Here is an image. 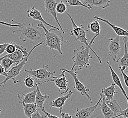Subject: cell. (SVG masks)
<instances>
[{
  "instance_id": "obj_35",
  "label": "cell",
  "mask_w": 128,
  "mask_h": 118,
  "mask_svg": "<svg viewBox=\"0 0 128 118\" xmlns=\"http://www.w3.org/2000/svg\"><path fill=\"white\" fill-rule=\"evenodd\" d=\"M42 112L44 113V114L46 115V116H47V118H59L58 117H57L56 116H53V115H52V114H50L49 113H48L47 112H46V110H45V109L44 108H43V109H42Z\"/></svg>"
},
{
  "instance_id": "obj_16",
  "label": "cell",
  "mask_w": 128,
  "mask_h": 118,
  "mask_svg": "<svg viewBox=\"0 0 128 118\" xmlns=\"http://www.w3.org/2000/svg\"><path fill=\"white\" fill-rule=\"evenodd\" d=\"M37 92L36 88L34 90L26 94H23V96H20V94H18L17 97L20 104H27L35 103L36 96Z\"/></svg>"
},
{
  "instance_id": "obj_39",
  "label": "cell",
  "mask_w": 128,
  "mask_h": 118,
  "mask_svg": "<svg viewBox=\"0 0 128 118\" xmlns=\"http://www.w3.org/2000/svg\"><path fill=\"white\" fill-rule=\"evenodd\" d=\"M0 113H1V110L0 109Z\"/></svg>"
},
{
  "instance_id": "obj_36",
  "label": "cell",
  "mask_w": 128,
  "mask_h": 118,
  "mask_svg": "<svg viewBox=\"0 0 128 118\" xmlns=\"http://www.w3.org/2000/svg\"><path fill=\"white\" fill-rule=\"evenodd\" d=\"M0 75L5 76L6 77H7L6 71L1 64H0Z\"/></svg>"
},
{
  "instance_id": "obj_15",
  "label": "cell",
  "mask_w": 128,
  "mask_h": 118,
  "mask_svg": "<svg viewBox=\"0 0 128 118\" xmlns=\"http://www.w3.org/2000/svg\"><path fill=\"white\" fill-rule=\"evenodd\" d=\"M84 5L90 9L94 6H97L104 9L110 6V0H82Z\"/></svg>"
},
{
  "instance_id": "obj_1",
  "label": "cell",
  "mask_w": 128,
  "mask_h": 118,
  "mask_svg": "<svg viewBox=\"0 0 128 118\" xmlns=\"http://www.w3.org/2000/svg\"><path fill=\"white\" fill-rule=\"evenodd\" d=\"M12 21L16 24L20 25L18 28L14 30L12 32L17 34L23 42L28 41L35 46L44 41V30L42 28L34 26L32 22L20 23L16 22L13 19H12Z\"/></svg>"
},
{
  "instance_id": "obj_26",
  "label": "cell",
  "mask_w": 128,
  "mask_h": 118,
  "mask_svg": "<svg viewBox=\"0 0 128 118\" xmlns=\"http://www.w3.org/2000/svg\"><path fill=\"white\" fill-rule=\"evenodd\" d=\"M64 4L66 6L67 8L72 6H81L84 8H86L88 10L90 9L86 5H84L81 2V0H64Z\"/></svg>"
},
{
  "instance_id": "obj_25",
  "label": "cell",
  "mask_w": 128,
  "mask_h": 118,
  "mask_svg": "<svg viewBox=\"0 0 128 118\" xmlns=\"http://www.w3.org/2000/svg\"><path fill=\"white\" fill-rule=\"evenodd\" d=\"M100 22L99 20L94 19L92 22L90 23L87 25L88 29L91 32H93L96 34L100 35Z\"/></svg>"
},
{
  "instance_id": "obj_6",
  "label": "cell",
  "mask_w": 128,
  "mask_h": 118,
  "mask_svg": "<svg viewBox=\"0 0 128 118\" xmlns=\"http://www.w3.org/2000/svg\"><path fill=\"white\" fill-rule=\"evenodd\" d=\"M65 13L69 16L72 22L73 29L70 32V36H74L75 38V40L76 41L79 40L82 43L85 44L86 46H91L92 44L94 43V40L96 39V37L98 36L99 35L96 34L94 37H93V38H92L90 42L88 43V42H87V39L86 38V33L88 32V30L85 29L82 24H80V26H77L76 23L74 22L73 18L72 17L70 14H69L66 12Z\"/></svg>"
},
{
  "instance_id": "obj_19",
  "label": "cell",
  "mask_w": 128,
  "mask_h": 118,
  "mask_svg": "<svg viewBox=\"0 0 128 118\" xmlns=\"http://www.w3.org/2000/svg\"><path fill=\"white\" fill-rule=\"evenodd\" d=\"M107 64L108 65L109 68L110 69V71L111 72V76H112V78L113 80L114 84H116V86H118L120 88V89L122 91V93L123 94L124 96L126 97V100L127 102V103H128V96L127 94H126V91H125L124 89V88L122 86V84L121 83V82L120 80V78L118 77V76L117 74L114 71L113 69L112 68V67L111 66L110 64V62L108 61L107 62Z\"/></svg>"
},
{
  "instance_id": "obj_33",
  "label": "cell",
  "mask_w": 128,
  "mask_h": 118,
  "mask_svg": "<svg viewBox=\"0 0 128 118\" xmlns=\"http://www.w3.org/2000/svg\"><path fill=\"white\" fill-rule=\"evenodd\" d=\"M9 43H6L4 44H0V56H2L5 52V49L6 47L9 44Z\"/></svg>"
},
{
  "instance_id": "obj_10",
  "label": "cell",
  "mask_w": 128,
  "mask_h": 118,
  "mask_svg": "<svg viewBox=\"0 0 128 118\" xmlns=\"http://www.w3.org/2000/svg\"><path fill=\"white\" fill-rule=\"evenodd\" d=\"M57 3L54 0H44V8L46 12L52 15L54 18L56 22L59 26L60 29L63 32V34H65V32L63 29L62 26L60 23L59 20L57 16V13L56 12V7Z\"/></svg>"
},
{
  "instance_id": "obj_28",
  "label": "cell",
  "mask_w": 128,
  "mask_h": 118,
  "mask_svg": "<svg viewBox=\"0 0 128 118\" xmlns=\"http://www.w3.org/2000/svg\"><path fill=\"white\" fill-rule=\"evenodd\" d=\"M34 80L33 77L30 75H28L25 77L24 79L23 83L24 84L27 88H33L34 87Z\"/></svg>"
},
{
  "instance_id": "obj_22",
  "label": "cell",
  "mask_w": 128,
  "mask_h": 118,
  "mask_svg": "<svg viewBox=\"0 0 128 118\" xmlns=\"http://www.w3.org/2000/svg\"><path fill=\"white\" fill-rule=\"evenodd\" d=\"M98 106H100L101 112L104 116V118H112L114 116L113 112L106 103L103 95Z\"/></svg>"
},
{
  "instance_id": "obj_21",
  "label": "cell",
  "mask_w": 128,
  "mask_h": 118,
  "mask_svg": "<svg viewBox=\"0 0 128 118\" xmlns=\"http://www.w3.org/2000/svg\"><path fill=\"white\" fill-rule=\"evenodd\" d=\"M17 46H18V45H17ZM25 57L26 56H25V54H24V53L22 51V50L18 48L17 46V49L14 52H13L12 54H6L3 56L1 57L0 58V61L3 58H8L14 62H17V64H18L22 61V60L25 58Z\"/></svg>"
},
{
  "instance_id": "obj_2",
  "label": "cell",
  "mask_w": 128,
  "mask_h": 118,
  "mask_svg": "<svg viewBox=\"0 0 128 118\" xmlns=\"http://www.w3.org/2000/svg\"><path fill=\"white\" fill-rule=\"evenodd\" d=\"M38 27L42 28L44 32V40L43 44L45 46L49 47L52 52L53 56L56 57V54L54 50H57L60 54H62V46L64 44L68 43L67 40H64V37L62 36L59 30L54 28L47 30L42 23L37 25Z\"/></svg>"
},
{
  "instance_id": "obj_29",
  "label": "cell",
  "mask_w": 128,
  "mask_h": 118,
  "mask_svg": "<svg viewBox=\"0 0 128 118\" xmlns=\"http://www.w3.org/2000/svg\"><path fill=\"white\" fill-rule=\"evenodd\" d=\"M18 44L14 42H10L9 44L6 47L5 52L8 53V54H10L13 53L17 49Z\"/></svg>"
},
{
  "instance_id": "obj_34",
  "label": "cell",
  "mask_w": 128,
  "mask_h": 118,
  "mask_svg": "<svg viewBox=\"0 0 128 118\" xmlns=\"http://www.w3.org/2000/svg\"><path fill=\"white\" fill-rule=\"evenodd\" d=\"M0 25H4V26H9V27H19L20 26V25L19 24H10L9 23H8L6 22H2V21H0Z\"/></svg>"
},
{
  "instance_id": "obj_24",
  "label": "cell",
  "mask_w": 128,
  "mask_h": 118,
  "mask_svg": "<svg viewBox=\"0 0 128 118\" xmlns=\"http://www.w3.org/2000/svg\"><path fill=\"white\" fill-rule=\"evenodd\" d=\"M23 106L24 113L25 116L28 118H30L33 114L37 110L38 107L35 103L22 104Z\"/></svg>"
},
{
  "instance_id": "obj_5",
  "label": "cell",
  "mask_w": 128,
  "mask_h": 118,
  "mask_svg": "<svg viewBox=\"0 0 128 118\" xmlns=\"http://www.w3.org/2000/svg\"><path fill=\"white\" fill-rule=\"evenodd\" d=\"M43 42H40L39 44L34 46L33 47V48L31 49V50H30V52L28 53V54L27 56L25 57V58L22 60V61L18 64H16V66L12 67L9 70L6 71L7 77H6V79L3 81L2 82H0V87H4L6 84L7 83V82H8L10 80H12L14 83L21 82V81L16 80V78L20 74V72H22V69L24 68L25 64H26V63L28 61V60L29 59L31 54L32 53L33 51L37 47L39 46L40 45L43 44Z\"/></svg>"
},
{
  "instance_id": "obj_18",
  "label": "cell",
  "mask_w": 128,
  "mask_h": 118,
  "mask_svg": "<svg viewBox=\"0 0 128 118\" xmlns=\"http://www.w3.org/2000/svg\"><path fill=\"white\" fill-rule=\"evenodd\" d=\"M118 93V92L116 88V85L114 83L111 84L110 86L107 88H102L101 92L104 96V100H113L114 94Z\"/></svg>"
},
{
  "instance_id": "obj_3",
  "label": "cell",
  "mask_w": 128,
  "mask_h": 118,
  "mask_svg": "<svg viewBox=\"0 0 128 118\" xmlns=\"http://www.w3.org/2000/svg\"><path fill=\"white\" fill-rule=\"evenodd\" d=\"M91 50L98 60L100 64L102 63L101 58L96 54V52L92 49L91 46H82L74 50V56L72 58L73 62V66L71 70L75 71H79L84 69L88 68L90 64V60L93 57L90 54V52Z\"/></svg>"
},
{
  "instance_id": "obj_17",
  "label": "cell",
  "mask_w": 128,
  "mask_h": 118,
  "mask_svg": "<svg viewBox=\"0 0 128 118\" xmlns=\"http://www.w3.org/2000/svg\"><path fill=\"white\" fill-rule=\"evenodd\" d=\"M93 18L94 19L99 20L100 22H104L110 26L113 30L114 31L116 32V34H117L118 36H128V32L127 30H125L121 27L117 26H116L112 24L108 21V20L104 19L101 17H99L97 16H94Z\"/></svg>"
},
{
  "instance_id": "obj_23",
  "label": "cell",
  "mask_w": 128,
  "mask_h": 118,
  "mask_svg": "<svg viewBox=\"0 0 128 118\" xmlns=\"http://www.w3.org/2000/svg\"><path fill=\"white\" fill-rule=\"evenodd\" d=\"M104 101L106 104L113 112L114 116H116L118 114L120 113L122 110L120 106L115 99L113 98L111 100H104Z\"/></svg>"
},
{
  "instance_id": "obj_37",
  "label": "cell",
  "mask_w": 128,
  "mask_h": 118,
  "mask_svg": "<svg viewBox=\"0 0 128 118\" xmlns=\"http://www.w3.org/2000/svg\"><path fill=\"white\" fill-rule=\"evenodd\" d=\"M60 114L61 116V118H72V116L70 114L67 113L62 112Z\"/></svg>"
},
{
  "instance_id": "obj_31",
  "label": "cell",
  "mask_w": 128,
  "mask_h": 118,
  "mask_svg": "<svg viewBox=\"0 0 128 118\" xmlns=\"http://www.w3.org/2000/svg\"><path fill=\"white\" fill-rule=\"evenodd\" d=\"M30 118H47V116L44 114L42 116L40 113L39 109L38 108L37 110L32 114Z\"/></svg>"
},
{
  "instance_id": "obj_8",
  "label": "cell",
  "mask_w": 128,
  "mask_h": 118,
  "mask_svg": "<svg viewBox=\"0 0 128 118\" xmlns=\"http://www.w3.org/2000/svg\"><path fill=\"white\" fill-rule=\"evenodd\" d=\"M120 36H117L113 38L108 39L109 43L108 45V54L111 57L114 62L116 61L118 59V57L121 52L120 46Z\"/></svg>"
},
{
  "instance_id": "obj_7",
  "label": "cell",
  "mask_w": 128,
  "mask_h": 118,
  "mask_svg": "<svg viewBox=\"0 0 128 118\" xmlns=\"http://www.w3.org/2000/svg\"><path fill=\"white\" fill-rule=\"evenodd\" d=\"M60 72H67L68 73L70 74V75L72 77L74 81V88L80 92L82 96H86L87 98L89 100L90 103H92L93 101L91 97L89 95L88 92L90 91L89 88L86 87V86L82 84L81 82L79 81V79L78 78V72L75 71L74 70H68L67 69L64 68H61L60 69Z\"/></svg>"
},
{
  "instance_id": "obj_20",
  "label": "cell",
  "mask_w": 128,
  "mask_h": 118,
  "mask_svg": "<svg viewBox=\"0 0 128 118\" xmlns=\"http://www.w3.org/2000/svg\"><path fill=\"white\" fill-rule=\"evenodd\" d=\"M36 88L37 90V92L36 96L34 103L36 104L38 108H40L41 110H42V109L44 108V102L47 99H49L50 97L48 95L46 94L44 95L42 94L40 91L38 84L36 83Z\"/></svg>"
},
{
  "instance_id": "obj_30",
  "label": "cell",
  "mask_w": 128,
  "mask_h": 118,
  "mask_svg": "<svg viewBox=\"0 0 128 118\" xmlns=\"http://www.w3.org/2000/svg\"><path fill=\"white\" fill-rule=\"evenodd\" d=\"M67 8V7L66 4L62 1H60L58 4H57L56 12L60 14H63L64 12H66Z\"/></svg>"
},
{
  "instance_id": "obj_32",
  "label": "cell",
  "mask_w": 128,
  "mask_h": 118,
  "mask_svg": "<svg viewBox=\"0 0 128 118\" xmlns=\"http://www.w3.org/2000/svg\"><path fill=\"white\" fill-rule=\"evenodd\" d=\"M121 72L120 76V78L122 79V78H123L124 80V83L126 86L128 87V77L127 75L124 73V72L123 70H120Z\"/></svg>"
},
{
  "instance_id": "obj_11",
  "label": "cell",
  "mask_w": 128,
  "mask_h": 118,
  "mask_svg": "<svg viewBox=\"0 0 128 118\" xmlns=\"http://www.w3.org/2000/svg\"><path fill=\"white\" fill-rule=\"evenodd\" d=\"M26 13H27L28 17L32 18L34 20L40 21L42 22V23L43 24L46 25L51 28H54V29H56L59 30H60L59 28L55 27L54 26L50 25V24L46 22L43 18L41 13L39 10L37 9V8L33 7V8H31L30 9H28L26 11Z\"/></svg>"
},
{
  "instance_id": "obj_13",
  "label": "cell",
  "mask_w": 128,
  "mask_h": 118,
  "mask_svg": "<svg viewBox=\"0 0 128 118\" xmlns=\"http://www.w3.org/2000/svg\"><path fill=\"white\" fill-rule=\"evenodd\" d=\"M73 93V92L70 90L68 91V92L66 96H62L51 101L49 103L50 108H51L53 107H54L59 108L60 112V113H61L62 112V110L63 109V107L66 101L68 98L71 97Z\"/></svg>"
},
{
  "instance_id": "obj_4",
  "label": "cell",
  "mask_w": 128,
  "mask_h": 118,
  "mask_svg": "<svg viewBox=\"0 0 128 118\" xmlns=\"http://www.w3.org/2000/svg\"><path fill=\"white\" fill-rule=\"evenodd\" d=\"M48 65H44L36 70H33L30 67L29 70L25 69L24 71L33 77L36 80V83L38 85H42L44 83L54 81L56 78V76H54L56 71L49 72L48 70Z\"/></svg>"
},
{
  "instance_id": "obj_14",
  "label": "cell",
  "mask_w": 128,
  "mask_h": 118,
  "mask_svg": "<svg viewBox=\"0 0 128 118\" xmlns=\"http://www.w3.org/2000/svg\"><path fill=\"white\" fill-rule=\"evenodd\" d=\"M124 46V52L123 56L117 59L116 62L118 63V68L120 70H122L124 71L128 66V47L127 43L128 42V36H124L123 38Z\"/></svg>"
},
{
  "instance_id": "obj_12",
  "label": "cell",
  "mask_w": 128,
  "mask_h": 118,
  "mask_svg": "<svg viewBox=\"0 0 128 118\" xmlns=\"http://www.w3.org/2000/svg\"><path fill=\"white\" fill-rule=\"evenodd\" d=\"M62 72V74H60V77L56 78L54 80V83L56 86L58 87V91L60 94L67 93L70 90L69 88L68 87V81L66 80L65 72Z\"/></svg>"
},
{
  "instance_id": "obj_9",
  "label": "cell",
  "mask_w": 128,
  "mask_h": 118,
  "mask_svg": "<svg viewBox=\"0 0 128 118\" xmlns=\"http://www.w3.org/2000/svg\"><path fill=\"white\" fill-rule=\"evenodd\" d=\"M100 98L99 99L97 103L93 106L84 107L83 108H76V111L75 114V117L76 118H90L91 116L94 112V111L96 110V108H98L99 105V104L101 101V100L102 98L103 95L100 93Z\"/></svg>"
},
{
  "instance_id": "obj_27",
  "label": "cell",
  "mask_w": 128,
  "mask_h": 118,
  "mask_svg": "<svg viewBox=\"0 0 128 118\" xmlns=\"http://www.w3.org/2000/svg\"><path fill=\"white\" fill-rule=\"evenodd\" d=\"M0 62L2 63L1 64L4 68V69H5V70L6 71H8V70L12 66V65L13 64H17V62H14L8 58H3L2 59L0 60Z\"/></svg>"
},
{
  "instance_id": "obj_38",
  "label": "cell",
  "mask_w": 128,
  "mask_h": 118,
  "mask_svg": "<svg viewBox=\"0 0 128 118\" xmlns=\"http://www.w3.org/2000/svg\"><path fill=\"white\" fill-rule=\"evenodd\" d=\"M126 118L125 117H124L123 116H118V117H116V118Z\"/></svg>"
}]
</instances>
